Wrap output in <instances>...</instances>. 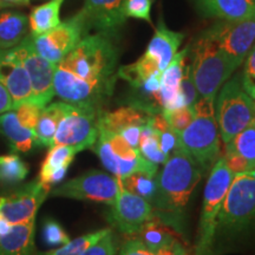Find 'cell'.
<instances>
[{
    "instance_id": "8d00e7d4",
    "label": "cell",
    "mask_w": 255,
    "mask_h": 255,
    "mask_svg": "<svg viewBox=\"0 0 255 255\" xmlns=\"http://www.w3.org/2000/svg\"><path fill=\"white\" fill-rule=\"evenodd\" d=\"M155 0H126L123 13L126 18H135L151 23V7Z\"/></svg>"
},
{
    "instance_id": "7a4b0ae2",
    "label": "cell",
    "mask_w": 255,
    "mask_h": 255,
    "mask_svg": "<svg viewBox=\"0 0 255 255\" xmlns=\"http://www.w3.org/2000/svg\"><path fill=\"white\" fill-rule=\"evenodd\" d=\"M255 234V170L234 175L216 219L212 255L238 251Z\"/></svg>"
},
{
    "instance_id": "52a82bcc",
    "label": "cell",
    "mask_w": 255,
    "mask_h": 255,
    "mask_svg": "<svg viewBox=\"0 0 255 255\" xmlns=\"http://www.w3.org/2000/svg\"><path fill=\"white\" fill-rule=\"evenodd\" d=\"M234 174L229 170L222 156L210 170L203 191L202 212H201L199 231H197L194 255H212V244L214 237L216 219L221 209L223 199L229 189Z\"/></svg>"
},
{
    "instance_id": "e0dca14e",
    "label": "cell",
    "mask_w": 255,
    "mask_h": 255,
    "mask_svg": "<svg viewBox=\"0 0 255 255\" xmlns=\"http://www.w3.org/2000/svg\"><path fill=\"white\" fill-rule=\"evenodd\" d=\"M0 83L11 96L13 109L19 104L32 101L30 78L14 49L0 50Z\"/></svg>"
},
{
    "instance_id": "d590c367",
    "label": "cell",
    "mask_w": 255,
    "mask_h": 255,
    "mask_svg": "<svg viewBox=\"0 0 255 255\" xmlns=\"http://www.w3.org/2000/svg\"><path fill=\"white\" fill-rule=\"evenodd\" d=\"M119 248V239L113 229H110L103 238L89 246L79 255H116Z\"/></svg>"
},
{
    "instance_id": "f546056e",
    "label": "cell",
    "mask_w": 255,
    "mask_h": 255,
    "mask_svg": "<svg viewBox=\"0 0 255 255\" xmlns=\"http://www.w3.org/2000/svg\"><path fill=\"white\" fill-rule=\"evenodd\" d=\"M138 151L143 158L156 165L164 164L165 161L168 159L167 156L161 150L157 132L150 124V119L142 128Z\"/></svg>"
},
{
    "instance_id": "44dd1931",
    "label": "cell",
    "mask_w": 255,
    "mask_h": 255,
    "mask_svg": "<svg viewBox=\"0 0 255 255\" xmlns=\"http://www.w3.org/2000/svg\"><path fill=\"white\" fill-rule=\"evenodd\" d=\"M197 13L205 18L238 21L255 17V0H191Z\"/></svg>"
},
{
    "instance_id": "d6986e66",
    "label": "cell",
    "mask_w": 255,
    "mask_h": 255,
    "mask_svg": "<svg viewBox=\"0 0 255 255\" xmlns=\"http://www.w3.org/2000/svg\"><path fill=\"white\" fill-rule=\"evenodd\" d=\"M126 0H84L82 13L89 27L116 36L127 18L123 13Z\"/></svg>"
},
{
    "instance_id": "f1b7e54d",
    "label": "cell",
    "mask_w": 255,
    "mask_h": 255,
    "mask_svg": "<svg viewBox=\"0 0 255 255\" xmlns=\"http://www.w3.org/2000/svg\"><path fill=\"white\" fill-rule=\"evenodd\" d=\"M156 176L143 173V171H137V173L120 178V183L126 190L151 203L155 197L156 190H157V178Z\"/></svg>"
},
{
    "instance_id": "603a6c76",
    "label": "cell",
    "mask_w": 255,
    "mask_h": 255,
    "mask_svg": "<svg viewBox=\"0 0 255 255\" xmlns=\"http://www.w3.org/2000/svg\"><path fill=\"white\" fill-rule=\"evenodd\" d=\"M34 223L36 220L12 225L9 231L0 237V255H36Z\"/></svg>"
},
{
    "instance_id": "d6a6232c",
    "label": "cell",
    "mask_w": 255,
    "mask_h": 255,
    "mask_svg": "<svg viewBox=\"0 0 255 255\" xmlns=\"http://www.w3.org/2000/svg\"><path fill=\"white\" fill-rule=\"evenodd\" d=\"M225 145L241 155L252 170H255V120Z\"/></svg>"
},
{
    "instance_id": "4316f807",
    "label": "cell",
    "mask_w": 255,
    "mask_h": 255,
    "mask_svg": "<svg viewBox=\"0 0 255 255\" xmlns=\"http://www.w3.org/2000/svg\"><path fill=\"white\" fill-rule=\"evenodd\" d=\"M135 237L138 238L154 254H157L162 248L176 239L173 234V228L165 225L157 216L146 222Z\"/></svg>"
},
{
    "instance_id": "30bf717a",
    "label": "cell",
    "mask_w": 255,
    "mask_h": 255,
    "mask_svg": "<svg viewBox=\"0 0 255 255\" xmlns=\"http://www.w3.org/2000/svg\"><path fill=\"white\" fill-rule=\"evenodd\" d=\"M121 188L119 177L104 171L90 170L51 189L50 195L113 206Z\"/></svg>"
},
{
    "instance_id": "4fadbf2b",
    "label": "cell",
    "mask_w": 255,
    "mask_h": 255,
    "mask_svg": "<svg viewBox=\"0 0 255 255\" xmlns=\"http://www.w3.org/2000/svg\"><path fill=\"white\" fill-rule=\"evenodd\" d=\"M19 59L23 63L30 78L32 87V101L39 107L44 108L55 97V70L56 65L43 58L33 46L32 36L13 47Z\"/></svg>"
},
{
    "instance_id": "f35d334b",
    "label": "cell",
    "mask_w": 255,
    "mask_h": 255,
    "mask_svg": "<svg viewBox=\"0 0 255 255\" xmlns=\"http://www.w3.org/2000/svg\"><path fill=\"white\" fill-rule=\"evenodd\" d=\"M180 94L183 97L186 107H194V104L199 100V94H197L193 75H191V66L187 63V60L183 68L182 79H181Z\"/></svg>"
},
{
    "instance_id": "74e56055",
    "label": "cell",
    "mask_w": 255,
    "mask_h": 255,
    "mask_svg": "<svg viewBox=\"0 0 255 255\" xmlns=\"http://www.w3.org/2000/svg\"><path fill=\"white\" fill-rule=\"evenodd\" d=\"M43 238L50 246H59L65 245L70 241L69 234L56 220L47 219L43 226Z\"/></svg>"
},
{
    "instance_id": "ffe728a7",
    "label": "cell",
    "mask_w": 255,
    "mask_h": 255,
    "mask_svg": "<svg viewBox=\"0 0 255 255\" xmlns=\"http://www.w3.org/2000/svg\"><path fill=\"white\" fill-rule=\"evenodd\" d=\"M183 38V33L171 31L165 25L163 19L159 18L154 36L149 41L148 47L143 55L151 59L161 71H164L175 55L178 52V47L182 44Z\"/></svg>"
},
{
    "instance_id": "6da1fadb",
    "label": "cell",
    "mask_w": 255,
    "mask_h": 255,
    "mask_svg": "<svg viewBox=\"0 0 255 255\" xmlns=\"http://www.w3.org/2000/svg\"><path fill=\"white\" fill-rule=\"evenodd\" d=\"M119 60L115 36L87 34L56 65L55 96L70 104L103 109L119 78Z\"/></svg>"
},
{
    "instance_id": "484cf974",
    "label": "cell",
    "mask_w": 255,
    "mask_h": 255,
    "mask_svg": "<svg viewBox=\"0 0 255 255\" xmlns=\"http://www.w3.org/2000/svg\"><path fill=\"white\" fill-rule=\"evenodd\" d=\"M64 0H49L36 6L28 15V26L31 36H40L58 26L60 21V8Z\"/></svg>"
},
{
    "instance_id": "9c48e42d",
    "label": "cell",
    "mask_w": 255,
    "mask_h": 255,
    "mask_svg": "<svg viewBox=\"0 0 255 255\" xmlns=\"http://www.w3.org/2000/svg\"><path fill=\"white\" fill-rule=\"evenodd\" d=\"M101 108L70 104L62 101V117L53 138V145L63 144L79 151L91 149L100 132Z\"/></svg>"
},
{
    "instance_id": "7402d4cb",
    "label": "cell",
    "mask_w": 255,
    "mask_h": 255,
    "mask_svg": "<svg viewBox=\"0 0 255 255\" xmlns=\"http://www.w3.org/2000/svg\"><path fill=\"white\" fill-rule=\"evenodd\" d=\"M79 150L75 146L57 144L50 148L40 167L39 182L47 191H51L55 184L62 182L66 176L68 169Z\"/></svg>"
},
{
    "instance_id": "1f68e13d",
    "label": "cell",
    "mask_w": 255,
    "mask_h": 255,
    "mask_svg": "<svg viewBox=\"0 0 255 255\" xmlns=\"http://www.w3.org/2000/svg\"><path fill=\"white\" fill-rule=\"evenodd\" d=\"M28 167L15 154L0 156V184H15L26 178Z\"/></svg>"
},
{
    "instance_id": "f6af8a7d",
    "label": "cell",
    "mask_w": 255,
    "mask_h": 255,
    "mask_svg": "<svg viewBox=\"0 0 255 255\" xmlns=\"http://www.w3.org/2000/svg\"><path fill=\"white\" fill-rule=\"evenodd\" d=\"M13 109V102L4 85L0 83V115Z\"/></svg>"
},
{
    "instance_id": "7c38bea8",
    "label": "cell",
    "mask_w": 255,
    "mask_h": 255,
    "mask_svg": "<svg viewBox=\"0 0 255 255\" xmlns=\"http://www.w3.org/2000/svg\"><path fill=\"white\" fill-rule=\"evenodd\" d=\"M89 28L84 15L78 12L75 17L60 23L58 26L52 28L40 36H32L33 46L39 55L57 65L70 51L87 36Z\"/></svg>"
},
{
    "instance_id": "9a60e30c",
    "label": "cell",
    "mask_w": 255,
    "mask_h": 255,
    "mask_svg": "<svg viewBox=\"0 0 255 255\" xmlns=\"http://www.w3.org/2000/svg\"><path fill=\"white\" fill-rule=\"evenodd\" d=\"M49 194L39 180L24 184L13 193L0 197V218L11 225L36 220L38 209Z\"/></svg>"
},
{
    "instance_id": "cb8c5ba5",
    "label": "cell",
    "mask_w": 255,
    "mask_h": 255,
    "mask_svg": "<svg viewBox=\"0 0 255 255\" xmlns=\"http://www.w3.org/2000/svg\"><path fill=\"white\" fill-rule=\"evenodd\" d=\"M0 135L4 136L12 149L18 152H28L38 145L34 130L21 124L14 109L0 115Z\"/></svg>"
},
{
    "instance_id": "5bb4252c",
    "label": "cell",
    "mask_w": 255,
    "mask_h": 255,
    "mask_svg": "<svg viewBox=\"0 0 255 255\" xmlns=\"http://www.w3.org/2000/svg\"><path fill=\"white\" fill-rule=\"evenodd\" d=\"M110 207L109 222L116 231L128 237H135L146 222L156 216L151 203L124 188H121L119 197Z\"/></svg>"
},
{
    "instance_id": "83f0119b",
    "label": "cell",
    "mask_w": 255,
    "mask_h": 255,
    "mask_svg": "<svg viewBox=\"0 0 255 255\" xmlns=\"http://www.w3.org/2000/svg\"><path fill=\"white\" fill-rule=\"evenodd\" d=\"M60 117H62V102H56L43 108L34 127L38 145L47 146V148L52 146Z\"/></svg>"
},
{
    "instance_id": "b9f144b4",
    "label": "cell",
    "mask_w": 255,
    "mask_h": 255,
    "mask_svg": "<svg viewBox=\"0 0 255 255\" xmlns=\"http://www.w3.org/2000/svg\"><path fill=\"white\" fill-rule=\"evenodd\" d=\"M222 157L225 159L226 164H227L229 170H231L234 175L252 170L246 159L242 157L241 155H239L238 152H235L234 150H232V149L227 148V146L225 148V154H223Z\"/></svg>"
},
{
    "instance_id": "ab89813d",
    "label": "cell",
    "mask_w": 255,
    "mask_h": 255,
    "mask_svg": "<svg viewBox=\"0 0 255 255\" xmlns=\"http://www.w3.org/2000/svg\"><path fill=\"white\" fill-rule=\"evenodd\" d=\"M41 110H43V108L33 103V102H25V103L19 104L18 107L14 108L15 114H17L21 124L32 130H34Z\"/></svg>"
},
{
    "instance_id": "5b68a950",
    "label": "cell",
    "mask_w": 255,
    "mask_h": 255,
    "mask_svg": "<svg viewBox=\"0 0 255 255\" xmlns=\"http://www.w3.org/2000/svg\"><path fill=\"white\" fill-rule=\"evenodd\" d=\"M189 53L191 75L199 97L215 101L220 88L232 77L238 66L203 32L189 49Z\"/></svg>"
},
{
    "instance_id": "bcb514c9",
    "label": "cell",
    "mask_w": 255,
    "mask_h": 255,
    "mask_svg": "<svg viewBox=\"0 0 255 255\" xmlns=\"http://www.w3.org/2000/svg\"><path fill=\"white\" fill-rule=\"evenodd\" d=\"M31 0H0V9L14 7V6H25L30 4Z\"/></svg>"
},
{
    "instance_id": "8992f818",
    "label": "cell",
    "mask_w": 255,
    "mask_h": 255,
    "mask_svg": "<svg viewBox=\"0 0 255 255\" xmlns=\"http://www.w3.org/2000/svg\"><path fill=\"white\" fill-rule=\"evenodd\" d=\"M215 119L222 142L227 144L255 120V101L235 75L220 88L215 98Z\"/></svg>"
},
{
    "instance_id": "e575fe53",
    "label": "cell",
    "mask_w": 255,
    "mask_h": 255,
    "mask_svg": "<svg viewBox=\"0 0 255 255\" xmlns=\"http://www.w3.org/2000/svg\"><path fill=\"white\" fill-rule=\"evenodd\" d=\"M162 114H163L169 126L173 128L177 133H181L194 120L195 109H194V107H182L178 108V109L163 111Z\"/></svg>"
},
{
    "instance_id": "ee69618b",
    "label": "cell",
    "mask_w": 255,
    "mask_h": 255,
    "mask_svg": "<svg viewBox=\"0 0 255 255\" xmlns=\"http://www.w3.org/2000/svg\"><path fill=\"white\" fill-rule=\"evenodd\" d=\"M156 255H187V251L183 247V245L177 239H175L174 241H171L170 244L162 248Z\"/></svg>"
},
{
    "instance_id": "ba28073f",
    "label": "cell",
    "mask_w": 255,
    "mask_h": 255,
    "mask_svg": "<svg viewBox=\"0 0 255 255\" xmlns=\"http://www.w3.org/2000/svg\"><path fill=\"white\" fill-rule=\"evenodd\" d=\"M91 149L101 159L104 168L119 178L137 171L152 176L158 173V165L143 158L139 151L131 148L119 133L100 128L98 137Z\"/></svg>"
},
{
    "instance_id": "3957f363",
    "label": "cell",
    "mask_w": 255,
    "mask_h": 255,
    "mask_svg": "<svg viewBox=\"0 0 255 255\" xmlns=\"http://www.w3.org/2000/svg\"><path fill=\"white\" fill-rule=\"evenodd\" d=\"M205 171L182 146L169 156L157 173V190L152 200L155 214L170 228L181 231L183 212Z\"/></svg>"
},
{
    "instance_id": "4dcf8cb0",
    "label": "cell",
    "mask_w": 255,
    "mask_h": 255,
    "mask_svg": "<svg viewBox=\"0 0 255 255\" xmlns=\"http://www.w3.org/2000/svg\"><path fill=\"white\" fill-rule=\"evenodd\" d=\"M150 124L157 132L161 150L167 157H169L177 148L181 146L180 136L173 128L169 126L162 113L152 114L150 117Z\"/></svg>"
},
{
    "instance_id": "ac0fdd59",
    "label": "cell",
    "mask_w": 255,
    "mask_h": 255,
    "mask_svg": "<svg viewBox=\"0 0 255 255\" xmlns=\"http://www.w3.org/2000/svg\"><path fill=\"white\" fill-rule=\"evenodd\" d=\"M189 49L190 46H187L181 52H177L167 69L162 72L161 87L155 96V104L159 113L186 107L180 94V84Z\"/></svg>"
},
{
    "instance_id": "277c9868",
    "label": "cell",
    "mask_w": 255,
    "mask_h": 255,
    "mask_svg": "<svg viewBox=\"0 0 255 255\" xmlns=\"http://www.w3.org/2000/svg\"><path fill=\"white\" fill-rule=\"evenodd\" d=\"M195 116L180 136L181 146L193 157L205 173L212 170L221 156L220 132L215 119V101L199 98Z\"/></svg>"
},
{
    "instance_id": "8fae6325",
    "label": "cell",
    "mask_w": 255,
    "mask_h": 255,
    "mask_svg": "<svg viewBox=\"0 0 255 255\" xmlns=\"http://www.w3.org/2000/svg\"><path fill=\"white\" fill-rule=\"evenodd\" d=\"M203 33L239 68L255 43V17L238 21L219 20Z\"/></svg>"
},
{
    "instance_id": "d4e9b609",
    "label": "cell",
    "mask_w": 255,
    "mask_h": 255,
    "mask_svg": "<svg viewBox=\"0 0 255 255\" xmlns=\"http://www.w3.org/2000/svg\"><path fill=\"white\" fill-rule=\"evenodd\" d=\"M28 18L21 12L0 13V50L13 49L27 37Z\"/></svg>"
},
{
    "instance_id": "7dc6e473",
    "label": "cell",
    "mask_w": 255,
    "mask_h": 255,
    "mask_svg": "<svg viewBox=\"0 0 255 255\" xmlns=\"http://www.w3.org/2000/svg\"><path fill=\"white\" fill-rule=\"evenodd\" d=\"M254 101H255V98H254Z\"/></svg>"
},
{
    "instance_id": "2e32d148",
    "label": "cell",
    "mask_w": 255,
    "mask_h": 255,
    "mask_svg": "<svg viewBox=\"0 0 255 255\" xmlns=\"http://www.w3.org/2000/svg\"><path fill=\"white\" fill-rule=\"evenodd\" d=\"M152 114L133 107H122L115 111H103L101 115L100 128L119 133L131 148L138 150L142 128Z\"/></svg>"
},
{
    "instance_id": "836d02e7",
    "label": "cell",
    "mask_w": 255,
    "mask_h": 255,
    "mask_svg": "<svg viewBox=\"0 0 255 255\" xmlns=\"http://www.w3.org/2000/svg\"><path fill=\"white\" fill-rule=\"evenodd\" d=\"M109 231V228H104L101 229V231L89 233V234L82 235V237L75 239V240H70L68 244L63 245L62 247L56 248V250L43 252V253H38L37 252L36 255H79L89 246H91L96 241L103 238Z\"/></svg>"
},
{
    "instance_id": "60d3db41",
    "label": "cell",
    "mask_w": 255,
    "mask_h": 255,
    "mask_svg": "<svg viewBox=\"0 0 255 255\" xmlns=\"http://www.w3.org/2000/svg\"><path fill=\"white\" fill-rule=\"evenodd\" d=\"M245 66L242 70L241 81L244 88L251 95V97L255 98V43L245 58Z\"/></svg>"
},
{
    "instance_id": "7bdbcfd3",
    "label": "cell",
    "mask_w": 255,
    "mask_h": 255,
    "mask_svg": "<svg viewBox=\"0 0 255 255\" xmlns=\"http://www.w3.org/2000/svg\"><path fill=\"white\" fill-rule=\"evenodd\" d=\"M120 255H156L137 237H130L121 247Z\"/></svg>"
}]
</instances>
